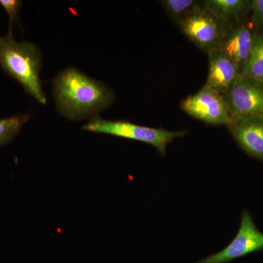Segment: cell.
<instances>
[{"label": "cell", "instance_id": "cell-1", "mask_svg": "<svg viewBox=\"0 0 263 263\" xmlns=\"http://www.w3.org/2000/svg\"><path fill=\"white\" fill-rule=\"evenodd\" d=\"M53 94L58 111L73 121L90 120L98 117L115 100V95L108 86L72 67L55 78Z\"/></svg>", "mask_w": 263, "mask_h": 263}, {"label": "cell", "instance_id": "cell-2", "mask_svg": "<svg viewBox=\"0 0 263 263\" xmlns=\"http://www.w3.org/2000/svg\"><path fill=\"white\" fill-rule=\"evenodd\" d=\"M41 51L32 43L17 42L12 29L0 36V66L5 73L23 86L26 92L42 105L47 102L40 79Z\"/></svg>", "mask_w": 263, "mask_h": 263}, {"label": "cell", "instance_id": "cell-3", "mask_svg": "<svg viewBox=\"0 0 263 263\" xmlns=\"http://www.w3.org/2000/svg\"><path fill=\"white\" fill-rule=\"evenodd\" d=\"M82 129L143 142L155 147L162 156L166 155L167 145L176 138L186 134V131H170L162 128L145 127L127 121L106 120L99 116L90 119L87 124L83 126Z\"/></svg>", "mask_w": 263, "mask_h": 263}, {"label": "cell", "instance_id": "cell-4", "mask_svg": "<svg viewBox=\"0 0 263 263\" xmlns=\"http://www.w3.org/2000/svg\"><path fill=\"white\" fill-rule=\"evenodd\" d=\"M181 32L208 54L219 49L233 24L212 14L202 4L177 24Z\"/></svg>", "mask_w": 263, "mask_h": 263}, {"label": "cell", "instance_id": "cell-5", "mask_svg": "<svg viewBox=\"0 0 263 263\" xmlns=\"http://www.w3.org/2000/svg\"><path fill=\"white\" fill-rule=\"evenodd\" d=\"M181 108L192 117L212 125L229 127L233 122L223 95L206 86L184 99Z\"/></svg>", "mask_w": 263, "mask_h": 263}, {"label": "cell", "instance_id": "cell-6", "mask_svg": "<svg viewBox=\"0 0 263 263\" xmlns=\"http://www.w3.org/2000/svg\"><path fill=\"white\" fill-rule=\"evenodd\" d=\"M233 122L249 117L263 116V82L241 73L223 95Z\"/></svg>", "mask_w": 263, "mask_h": 263}, {"label": "cell", "instance_id": "cell-7", "mask_svg": "<svg viewBox=\"0 0 263 263\" xmlns=\"http://www.w3.org/2000/svg\"><path fill=\"white\" fill-rule=\"evenodd\" d=\"M263 249V233L247 211L242 214L239 230L233 240L217 253L195 263H230Z\"/></svg>", "mask_w": 263, "mask_h": 263}, {"label": "cell", "instance_id": "cell-8", "mask_svg": "<svg viewBox=\"0 0 263 263\" xmlns=\"http://www.w3.org/2000/svg\"><path fill=\"white\" fill-rule=\"evenodd\" d=\"M228 128L247 154L263 161V116L243 118L235 121Z\"/></svg>", "mask_w": 263, "mask_h": 263}, {"label": "cell", "instance_id": "cell-9", "mask_svg": "<svg viewBox=\"0 0 263 263\" xmlns=\"http://www.w3.org/2000/svg\"><path fill=\"white\" fill-rule=\"evenodd\" d=\"M209 75L205 86L224 95L235 84L240 71L234 62L220 50L209 53Z\"/></svg>", "mask_w": 263, "mask_h": 263}, {"label": "cell", "instance_id": "cell-10", "mask_svg": "<svg viewBox=\"0 0 263 263\" xmlns=\"http://www.w3.org/2000/svg\"><path fill=\"white\" fill-rule=\"evenodd\" d=\"M256 34L247 24H234L227 33L219 48L235 62L240 73L248 60Z\"/></svg>", "mask_w": 263, "mask_h": 263}, {"label": "cell", "instance_id": "cell-11", "mask_svg": "<svg viewBox=\"0 0 263 263\" xmlns=\"http://www.w3.org/2000/svg\"><path fill=\"white\" fill-rule=\"evenodd\" d=\"M250 4L251 1L246 0H207L202 3L212 14L233 25L245 16L250 9Z\"/></svg>", "mask_w": 263, "mask_h": 263}, {"label": "cell", "instance_id": "cell-12", "mask_svg": "<svg viewBox=\"0 0 263 263\" xmlns=\"http://www.w3.org/2000/svg\"><path fill=\"white\" fill-rule=\"evenodd\" d=\"M241 74L263 82V29L254 37L252 49Z\"/></svg>", "mask_w": 263, "mask_h": 263}, {"label": "cell", "instance_id": "cell-13", "mask_svg": "<svg viewBox=\"0 0 263 263\" xmlns=\"http://www.w3.org/2000/svg\"><path fill=\"white\" fill-rule=\"evenodd\" d=\"M28 114H18L0 119V146L13 141L29 119Z\"/></svg>", "mask_w": 263, "mask_h": 263}, {"label": "cell", "instance_id": "cell-14", "mask_svg": "<svg viewBox=\"0 0 263 263\" xmlns=\"http://www.w3.org/2000/svg\"><path fill=\"white\" fill-rule=\"evenodd\" d=\"M161 3L176 24L202 5L195 0H164Z\"/></svg>", "mask_w": 263, "mask_h": 263}, {"label": "cell", "instance_id": "cell-15", "mask_svg": "<svg viewBox=\"0 0 263 263\" xmlns=\"http://www.w3.org/2000/svg\"><path fill=\"white\" fill-rule=\"evenodd\" d=\"M252 11V22L254 32L257 33L263 29V0L251 1L250 9Z\"/></svg>", "mask_w": 263, "mask_h": 263}, {"label": "cell", "instance_id": "cell-16", "mask_svg": "<svg viewBox=\"0 0 263 263\" xmlns=\"http://www.w3.org/2000/svg\"><path fill=\"white\" fill-rule=\"evenodd\" d=\"M2 5L10 19L9 28L12 29V25L14 22L18 21V12L22 7V1L19 0H0Z\"/></svg>", "mask_w": 263, "mask_h": 263}]
</instances>
